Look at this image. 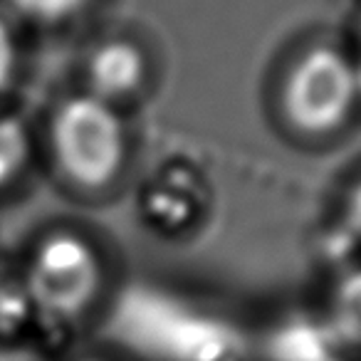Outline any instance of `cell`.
I'll return each mask as SVG.
<instances>
[{
  "label": "cell",
  "mask_w": 361,
  "mask_h": 361,
  "mask_svg": "<svg viewBox=\"0 0 361 361\" xmlns=\"http://www.w3.org/2000/svg\"><path fill=\"white\" fill-rule=\"evenodd\" d=\"M55 171L80 191H102L121 176L129 159V129L114 104L90 92L65 97L47 121Z\"/></svg>",
  "instance_id": "1"
},
{
  "label": "cell",
  "mask_w": 361,
  "mask_h": 361,
  "mask_svg": "<svg viewBox=\"0 0 361 361\" xmlns=\"http://www.w3.org/2000/svg\"><path fill=\"white\" fill-rule=\"evenodd\" d=\"M361 90L359 67L334 45L305 50L280 87V111L302 136L324 139L349 121Z\"/></svg>",
  "instance_id": "2"
},
{
  "label": "cell",
  "mask_w": 361,
  "mask_h": 361,
  "mask_svg": "<svg viewBox=\"0 0 361 361\" xmlns=\"http://www.w3.org/2000/svg\"><path fill=\"white\" fill-rule=\"evenodd\" d=\"M25 282L40 314L57 324H75L99 302L104 262L87 238L55 231L32 247Z\"/></svg>",
  "instance_id": "3"
},
{
  "label": "cell",
  "mask_w": 361,
  "mask_h": 361,
  "mask_svg": "<svg viewBox=\"0 0 361 361\" xmlns=\"http://www.w3.org/2000/svg\"><path fill=\"white\" fill-rule=\"evenodd\" d=\"M149 75V62L136 42L124 37H111L94 47L87 62V90L97 99L119 104L144 87Z\"/></svg>",
  "instance_id": "4"
},
{
  "label": "cell",
  "mask_w": 361,
  "mask_h": 361,
  "mask_svg": "<svg viewBox=\"0 0 361 361\" xmlns=\"http://www.w3.org/2000/svg\"><path fill=\"white\" fill-rule=\"evenodd\" d=\"M331 319L349 344L361 346V272L349 275L339 285L331 302Z\"/></svg>",
  "instance_id": "5"
},
{
  "label": "cell",
  "mask_w": 361,
  "mask_h": 361,
  "mask_svg": "<svg viewBox=\"0 0 361 361\" xmlns=\"http://www.w3.org/2000/svg\"><path fill=\"white\" fill-rule=\"evenodd\" d=\"M8 3L23 20L45 27L72 23L92 6V0H8Z\"/></svg>",
  "instance_id": "6"
},
{
  "label": "cell",
  "mask_w": 361,
  "mask_h": 361,
  "mask_svg": "<svg viewBox=\"0 0 361 361\" xmlns=\"http://www.w3.org/2000/svg\"><path fill=\"white\" fill-rule=\"evenodd\" d=\"M30 156V139L25 126L13 116L0 119V186H6L25 169Z\"/></svg>",
  "instance_id": "7"
},
{
  "label": "cell",
  "mask_w": 361,
  "mask_h": 361,
  "mask_svg": "<svg viewBox=\"0 0 361 361\" xmlns=\"http://www.w3.org/2000/svg\"><path fill=\"white\" fill-rule=\"evenodd\" d=\"M18 65V47H16V37H13L11 27L6 20H0V94L11 87L13 82V72Z\"/></svg>",
  "instance_id": "8"
},
{
  "label": "cell",
  "mask_w": 361,
  "mask_h": 361,
  "mask_svg": "<svg viewBox=\"0 0 361 361\" xmlns=\"http://www.w3.org/2000/svg\"><path fill=\"white\" fill-rule=\"evenodd\" d=\"M346 223L354 233L361 235V180L349 193V203H346Z\"/></svg>",
  "instance_id": "9"
},
{
  "label": "cell",
  "mask_w": 361,
  "mask_h": 361,
  "mask_svg": "<svg viewBox=\"0 0 361 361\" xmlns=\"http://www.w3.org/2000/svg\"><path fill=\"white\" fill-rule=\"evenodd\" d=\"M0 361H37V359L20 354V351H0Z\"/></svg>",
  "instance_id": "10"
},
{
  "label": "cell",
  "mask_w": 361,
  "mask_h": 361,
  "mask_svg": "<svg viewBox=\"0 0 361 361\" xmlns=\"http://www.w3.org/2000/svg\"><path fill=\"white\" fill-rule=\"evenodd\" d=\"M6 310H8V305L3 300H0V317H3V312H6Z\"/></svg>",
  "instance_id": "11"
},
{
  "label": "cell",
  "mask_w": 361,
  "mask_h": 361,
  "mask_svg": "<svg viewBox=\"0 0 361 361\" xmlns=\"http://www.w3.org/2000/svg\"><path fill=\"white\" fill-rule=\"evenodd\" d=\"M80 361H104V359H80Z\"/></svg>",
  "instance_id": "12"
}]
</instances>
